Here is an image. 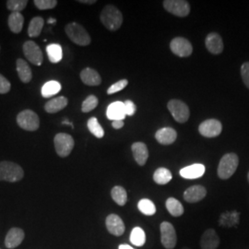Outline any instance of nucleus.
<instances>
[{
  "instance_id": "f257e3e1",
  "label": "nucleus",
  "mask_w": 249,
  "mask_h": 249,
  "mask_svg": "<svg viewBox=\"0 0 249 249\" xmlns=\"http://www.w3.org/2000/svg\"><path fill=\"white\" fill-rule=\"evenodd\" d=\"M101 22L110 31L118 30L123 23V15L115 6H106L100 15Z\"/></svg>"
},
{
  "instance_id": "f03ea898",
  "label": "nucleus",
  "mask_w": 249,
  "mask_h": 249,
  "mask_svg": "<svg viewBox=\"0 0 249 249\" xmlns=\"http://www.w3.org/2000/svg\"><path fill=\"white\" fill-rule=\"evenodd\" d=\"M23 177V169L17 163L6 160L0 162V181L14 183L20 181Z\"/></svg>"
},
{
  "instance_id": "7ed1b4c3",
  "label": "nucleus",
  "mask_w": 249,
  "mask_h": 249,
  "mask_svg": "<svg viewBox=\"0 0 249 249\" xmlns=\"http://www.w3.org/2000/svg\"><path fill=\"white\" fill-rule=\"evenodd\" d=\"M239 159L235 153H227L223 155L218 166V176L221 179H228L235 173L238 167Z\"/></svg>"
},
{
  "instance_id": "20e7f679",
  "label": "nucleus",
  "mask_w": 249,
  "mask_h": 249,
  "mask_svg": "<svg viewBox=\"0 0 249 249\" xmlns=\"http://www.w3.org/2000/svg\"><path fill=\"white\" fill-rule=\"evenodd\" d=\"M66 34L69 38L76 45L85 46L90 44V36L88 32L77 22L69 23L65 28Z\"/></svg>"
},
{
  "instance_id": "39448f33",
  "label": "nucleus",
  "mask_w": 249,
  "mask_h": 249,
  "mask_svg": "<svg viewBox=\"0 0 249 249\" xmlns=\"http://www.w3.org/2000/svg\"><path fill=\"white\" fill-rule=\"evenodd\" d=\"M54 148L58 156L65 158L68 157L74 148V140L71 135L66 133H58L53 139Z\"/></svg>"
},
{
  "instance_id": "423d86ee",
  "label": "nucleus",
  "mask_w": 249,
  "mask_h": 249,
  "mask_svg": "<svg viewBox=\"0 0 249 249\" xmlns=\"http://www.w3.org/2000/svg\"><path fill=\"white\" fill-rule=\"evenodd\" d=\"M18 126L27 131H36L40 126V119L37 114L32 110H24L17 116Z\"/></svg>"
},
{
  "instance_id": "0eeeda50",
  "label": "nucleus",
  "mask_w": 249,
  "mask_h": 249,
  "mask_svg": "<svg viewBox=\"0 0 249 249\" xmlns=\"http://www.w3.org/2000/svg\"><path fill=\"white\" fill-rule=\"evenodd\" d=\"M167 107L171 115L178 123H186L188 120L190 112L189 108L184 102L174 99L169 101Z\"/></svg>"
},
{
  "instance_id": "6e6552de",
  "label": "nucleus",
  "mask_w": 249,
  "mask_h": 249,
  "mask_svg": "<svg viewBox=\"0 0 249 249\" xmlns=\"http://www.w3.org/2000/svg\"><path fill=\"white\" fill-rule=\"evenodd\" d=\"M160 241L166 249H174L177 246L178 236L173 224L168 222L160 223Z\"/></svg>"
},
{
  "instance_id": "1a4fd4ad",
  "label": "nucleus",
  "mask_w": 249,
  "mask_h": 249,
  "mask_svg": "<svg viewBox=\"0 0 249 249\" xmlns=\"http://www.w3.org/2000/svg\"><path fill=\"white\" fill-rule=\"evenodd\" d=\"M163 8L171 14L182 18L187 17L190 12L189 3L185 0H165Z\"/></svg>"
},
{
  "instance_id": "9d476101",
  "label": "nucleus",
  "mask_w": 249,
  "mask_h": 249,
  "mask_svg": "<svg viewBox=\"0 0 249 249\" xmlns=\"http://www.w3.org/2000/svg\"><path fill=\"white\" fill-rule=\"evenodd\" d=\"M171 51L180 57H187L193 52V46L190 42L183 37H177L171 41Z\"/></svg>"
},
{
  "instance_id": "9b49d317",
  "label": "nucleus",
  "mask_w": 249,
  "mask_h": 249,
  "mask_svg": "<svg viewBox=\"0 0 249 249\" xmlns=\"http://www.w3.org/2000/svg\"><path fill=\"white\" fill-rule=\"evenodd\" d=\"M23 53L27 59L36 66H41L43 63V52L39 45L33 41H27L23 45Z\"/></svg>"
},
{
  "instance_id": "f8f14e48",
  "label": "nucleus",
  "mask_w": 249,
  "mask_h": 249,
  "mask_svg": "<svg viewBox=\"0 0 249 249\" xmlns=\"http://www.w3.org/2000/svg\"><path fill=\"white\" fill-rule=\"evenodd\" d=\"M223 125L217 119H208L198 126V131L205 138H215L222 133Z\"/></svg>"
},
{
  "instance_id": "ddd939ff",
  "label": "nucleus",
  "mask_w": 249,
  "mask_h": 249,
  "mask_svg": "<svg viewBox=\"0 0 249 249\" xmlns=\"http://www.w3.org/2000/svg\"><path fill=\"white\" fill-rule=\"evenodd\" d=\"M106 224H107V230L113 235L120 236L124 233V222L118 215L110 214L109 216H107Z\"/></svg>"
},
{
  "instance_id": "4468645a",
  "label": "nucleus",
  "mask_w": 249,
  "mask_h": 249,
  "mask_svg": "<svg viewBox=\"0 0 249 249\" xmlns=\"http://www.w3.org/2000/svg\"><path fill=\"white\" fill-rule=\"evenodd\" d=\"M205 45L209 52L213 54H219L223 51V39L220 35L216 33H211L206 37Z\"/></svg>"
},
{
  "instance_id": "2eb2a0df",
  "label": "nucleus",
  "mask_w": 249,
  "mask_h": 249,
  "mask_svg": "<svg viewBox=\"0 0 249 249\" xmlns=\"http://www.w3.org/2000/svg\"><path fill=\"white\" fill-rule=\"evenodd\" d=\"M207 195V190L202 186L188 187L184 193V199L188 203H196L202 200Z\"/></svg>"
},
{
  "instance_id": "dca6fc26",
  "label": "nucleus",
  "mask_w": 249,
  "mask_h": 249,
  "mask_svg": "<svg viewBox=\"0 0 249 249\" xmlns=\"http://www.w3.org/2000/svg\"><path fill=\"white\" fill-rule=\"evenodd\" d=\"M220 245V238L213 229H208L205 231L201 239L200 247L202 249H216Z\"/></svg>"
},
{
  "instance_id": "f3484780",
  "label": "nucleus",
  "mask_w": 249,
  "mask_h": 249,
  "mask_svg": "<svg viewBox=\"0 0 249 249\" xmlns=\"http://www.w3.org/2000/svg\"><path fill=\"white\" fill-rule=\"evenodd\" d=\"M107 118L112 121L116 120H124L125 118V110L124 103L115 102L109 105L107 111Z\"/></svg>"
},
{
  "instance_id": "a211bd4d",
  "label": "nucleus",
  "mask_w": 249,
  "mask_h": 249,
  "mask_svg": "<svg viewBox=\"0 0 249 249\" xmlns=\"http://www.w3.org/2000/svg\"><path fill=\"white\" fill-rule=\"evenodd\" d=\"M178 133L174 128L163 127L155 134V139L161 145H170L177 141Z\"/></svg>"
},
{
  "instance_id": "6ab92c4d",
  "label": "nucleus",
  "mask_w": 249,
  "mask_h": 249,
  "mask_svg": "<svg viewBox=\"0 0 249 249\" xmlns=\"http://www.w3.org/2000/svg\"><path fill=\"white\" fill-rule=\"evenodd\" d=\"M134 159L141 166L145 165L149 158V151L146 144L143 142H135L131 146Z\"/></svg>"
},
{
  "instance_id": "aec40b11",
  "label": "nucleus",
  "mask_w": 249,
  "mask_h": 249,
  "mask_svg": "<svg viewBox=\"0 0 249 249\" xmlns=\"http://www.w3.org/2000/svg\"><path fill=\"white\" fill-rule=\"evenodd\" d=\"M24 239V231L19 228H12L6 236V247L8 249H15L18 247Z\"/></svg>"
},
{
  "instance_id": "412c9836",
  "label": "nucleus",
  "mask_w": 249,
  "mask_h": 249,
  "mask_svg": "<svg viewBox=\"0 0 249 249\" xmlns=\"http://www.w3.org/2000/svg\"><path fill=\"white\" fill-rule=\"evenodd\" d=\"M80 79L84 84L89 86H98L102 82V78L98 72L90 68H86L80 72Z\"/></svg>"
},
{
  "instance_id": "4be33fe9",
  "label": "nucleus",
  "mask_w": 249,
  "mask_h": 249,
  "mask_svg": "<svg viewBox=\"0 0 249 249\" xmlns=\"http://www.w3.org/2000/svg\"><path fill=\"white\" fill-rule=\"evenodd\" d=\"M205 173V166L203 164L195 163L180 170V176L186 179H196L201 178Z\"/></svg>"
},
{
  "instance_id": "5701e85b",
  "label": "nucleus",
  "mask_w": 249,
  "mask_h": 249,
  "mask_svg": "<svg viewBox=\"0 0 249 249\" xmlns=\"http://www.w3.org/2000/svg\"><path fill=\"white\" fill-rule=\"evenodd\" d=\"M68 104H69V100L63 96L58 98L52 99L45 104V111L49 114H55L63 110L65 107H67Z\"/></svg>"
},
{
  "instance_id": "b1692460",
  "label": "nucleus",
  "mask_w": 249,
  "mask_h": 249,
  "mask_svg": "<svg viewBox=\"0 0 249 249\" xmlns=\"http://www.w3.org/2000/svg\"><path fill=\"white\" fill-rule=\"evenodd\" d=\"M17 72H18L19 80H21L22 82L28 83L32 80V78H33L32 70L30 68L29 64L21 58H18L17 60Z\"/></svg>"
},
{
  "instance_id": "393cba45",
  "label": "nucleus",
  "mask_w": 249,
  "mask_h": 249,
  "mask_svg": "<svg viewBox=\"0 0 249 249\" xmlns=\"http://www.w3.org/2000/svg\"><path fill=\"white\" fill-rule=\"evenodd\" d=\"M9 29L14 34H19L23 28L24 23V17L20 12H12L9 15Z\"/></svg>"
},
{
  "instance_id": "a878e982",
  "label": "nucleus",
  "mask_w": 249,
  "mask_h": 249,
  "mask_svg": "<svg viewBox=\"0 0 249 249\" xmlns=\"http://www.w3.org/2000/svg\"><path fill=\"white\" fill-rule=\"evenodd\" d=\"M44 18L42 17H35L32 18L29 27H28V35L32 38H36L40 36L43 28H44Z\"/></svg>"
},
{
  "instance_id": "bb28decb",
  "label": "nucleus",
  "mask_w": 249,
  "mask_h": 249,
  "mask_svg": "<svg viewBox=\"0 0 249 249\" xmlns=\"http://www.w3.org/2000/svg\"><path fill=\"white\" fill-rule=\"evenodd\" d=\"M61 90V84L58 81L51 80L46 82L42 88V95L45 98H50Z\"/></svg>"
},
{
  "instance_id": "cd10ccee",
  "label": "nucleus",
  "mask_w": 249,
  "mask_h": 249,
  "mask_svg": "<svg viewBox=\"0 0 249 249\" xmlns=\"http://www.w3.org/2000/svg\"><path fill=\"white\" fill-rule=\"evenodd\" d=\"M46 52L51 63L60 62L62 60V47L57 44H51L46 47Z\"/></svg>"
},
{
  "instance_id": "c85d7f7f",
  "label": "nucleus",
  "mask_w": 249,
  "mask_h": 249,
  "mask_svg": "<svg viewBox=\"0 0 249 249\" xmlns=\"http://www.w3.org/2000/svg\"><path fill=\"white\" fill-rule=\"evenodd\" d=\"M172 174L169 170L160 167L155 171L153 175V180L158 185H166L172 180Z\"/></svg>"
},
{
  "instance_id": "c756f323",
  "label": "nucleus",
  "mask_w": 249,
  "mask_h": 249,
  "mask_svg": "<svg viewBox=\"0 0 249 249\" xmlns=\"http://www.w3.org/2000/svg\"><path fill=\"white\" fill-rule=\"evenodd\" d=\"M166 209L169 212L171 215H173L174 217H179L184 213V207L183 205L180 203V201H178V199L174 198V197H169L166 200Z\"/></svg>"
},
{
  "instance_id": "7c9ffc66",
  "label": "nucleus",
  "mask_w": 249,
  "mask_h": 249,
  "mask_svg": "<svg viewBox=\"0 0 249 249\" xmlns=\"http://www.w3.org/2000/svg\"><path fill=\"white\" fill-rule=\"evenodd\" d=\"M111 196L116 204L119 205V206H124L127 201L126 191L124 187H120V186L113 187V189L111 191Z\"/></svg>"
},
{
  "instance_id": "2f4dec72",
  "label": "nucleus",
  "mask_w": 249,
  "mask_h": 249,
  "mask_svg": "<svg viewBox=\"0 0 249 249\" xmlns=\"http://www.w3.org/2000/svg\"><path fill=\"white\" fill-rule=\"evenodd\" d=\"M239 223V213L237 212H231V213H225L221 215L220 218V224L226 226V227H231L233 225H236Z\"/></svg>"
},
{
  "instance_id": "473e14b6",
  "label": "nucleus",
  "mask_w": 249,
  "mask_h": 249,
  "mask_svg": "<svg viewBox=\"0 0 249 249\" xmlns=\"http://www.w3.org/2000/svg\"><path fill=\"white\" fill-rule=\"evenodd\" d=\"M130 242L136 247H142L146 242V235L143 229L135 227L130 233Z\"/></svg>"
},
{
  "instance_id": "72a5a7b5",
  "label": "nucleus",
  "mask_w": 249,
  "mask_h": 249,
  "mask_svg": "<svg viewBox=\"0 0 249 249\" xmlns=\"http://www.w3.org/2000/svg\"><path fill=\"white\" fill-rule=\"evenodd\" d=\"M87 125H88L89 132L94 135L96 138L102 139L105 136V130L102 127V125L99 124L98 119L96 117H90L88 120Z\"/></svg>"
},
{
  "instance_id": "f704fd0d",
  "label": "nucleus",
  "mask_w": 249,
  "mask_h": 249,
  "mask_svg": "<svg viewBox=\"0 0 249 249\" xmlns=\"http://www.w3.org/2000/svg\"><path fill=\"white\" fill-rule=\"evenodd\" d=\"M138 208L140 210L141 213L147 215V216H151L156 213V208L154 203L148 199V198H143L142 200H140Z\"/></svg>"
},
{
  "instance_id": "c9c22d12",
  "label": "nucleus",
  "mask_w": 249,
  "mask_h": 249,
  "mask_svg": "<svg viewBox=\"0 0 249 249\" xmlns=\"http://www.w3.org/2000/svg\"><path fill=\"white\" fill-rule=\"evenodd\" d=\"M98 98L95 95H89L84 100L81 106V111L83 113H89L90 111L94 110L98 106Z\"/></svg>"
},
{
  "instance_id": "e433bc0d",
  "label": "nucleus",
  "mask_w": 249,
  "mask_h": 249,
  "mask_svg": "<svg viewBox=\"0 0 249 249\" xmlns=\"http://www.w3.org/2000/svg\"><path fill=\"white\" fill-rule=\"evenodd\" d=\"M27 0H9L7 2V8L12 12H19L26 8Z\"/></svg>"
},
{
  "instance_id": "4c0bfd02",
  "label": "nucleus",
  "mask_w": 249,
  "mask_h": 249,
  "mask_svg": "<svg viewBox=\"0 0 249 249\" xmlns=\"http://www.w3.org/2000/svg\"><path fill=\"white\" fill-rule=\"evenodd\" d=\"M36 8L41 10L52 9L57 5L56 0H36L35 2Z\"/></svg>"
},
{
  "instance_id": "58836bf2",
  "label": "nucleus",
  "mask_w": 249,
  "mask_h": 249,
  "mask_svg": "<svg viewBox=\"0 0 249 249\" xmlns=\"http://www.w3.org/2000/svg\"><path fill=\"white\" fill-rule=\"evenodd\" d=\"M128 84V80H121L119 81H117L116 83H114L113 85H111L108 89H107V94H113V93H116L118 92L122 89H124Z\"/></svg>"
},
{
  "instance_id": "ea45409f",
  "label": "nucleus",
  "mask_w": 249,
  "mask_h": 249,
  "mask_svg": "<svg viewBox=\"0 0 249 249\" xmlns=\"http://www.w3.org/2000/svg\"><path fill=\"white\" fill-rule=\"evenodd\" d=\"M241 76L245 85L249 89V62H245L242 65Z\"/></svg>"
},
{
  "instance_id": "a19ab883",
  "label": "nucleus",
  "mask_w": 249,
  "mask_h": 249,
  "mask_svg": "<svg viewBox=\"0 0 249 249\" xmlns=\"http://www.w3.org/2000/svg\"><path fill=\"white\" fill-rule=\"evenodd\" d=\"M10 88H11L10 82L4 76L0 74V93L1 94L8 93L10 90Z\"/></svg>"
},
{
  "instance_id": "79ce46f5",
  "label": "nucleus",
  "mask_w": 249,
  "mask_h": 249,
  "mask_svg": "<svg viewBox=\"0 0 249 249\" xmlns=\"http://www.w3.org/2000/svg\"><path fill=\"white\" fill-rule=\"evenodd\" d=\"M124 110H125V115L126 116H133L136 113V110H137V107L136 105L134 104L132 101L130 100H126L124 103Z\"/></svg>"
},
{
  "instance_id": "37998d69",
  "label": "nucleus",
  "mask_w": 249,
  "mask_h": 249,
  "mask_svg": "<svg viewBox=\"0 0 249 249\" xmlns=\"http://www.w3.org/2000/svg\"><path fill=\"white\" fill-rule=\"evenodd\" d=\"M112 126L116 129H120L124 126V122L123 120H116V121H113L112 123Z\"/></svg>"
},
{
  "instance_id": "c03bdc74",
  "label": "nucleus",
  "mask_w": 249,
  "mask_h": 249,
  "mask_svg": "<svg viewBox=\"0 0 249 249\" xmlns=\"http://www.w3.org/2000/svg\"><path fill=\"white\" fill-rule=\"evenodd\" d=\"M78 2L82 3V4H88V5H92L96 3V0H79Z\"/></svg>"
},
{
  "instance_id": "a18cd8bd",
  "label": "nucleus",
  "mask_w": 249,
  "mask_h": 249,
  "mask_svg": "<svg viewBox=\"0 0 249 249\" xmlns=\"http://www.w3.org/2000/svg\"><path fill=\"white\" fill-rule=\"evenodd\" d=\"M118 249H134L132 247L128 246V245H120Z\"/></svg>"
},
{
  "instance_id": "49530a36",
  "label": "nucleus",
  "mask_w": 249,
  "mask_h": 249,
  "mask_svg": "<svg viewBox=\"0 0 249 249\" xmlns=\"http://www.w3.org/2000/svg\"><path fill=\"white\" fill-rule=\"evenodd\" d=\"M62 124H70V125H71V126H72V127H73V124H72V123H71V122H70V121H69V120H64V121H63L62 122Z\"/></svg>"
},
{
  "instance_id": "de8ad7c7",
  "label": "nucleus",
  "mask_w": 249,
  "mask_h": 249,
  "mask_svg": "<svg viewBox=\"0 0 249 249\" xmlns=\"http://www.w3.org/2000/svg\"><path fill=\"white\" fill-rule=\"evenodd\" d=\"M55 21H56V19L55 18H50L48 19V23H55Z\"/></svg>"
},
{
  "instance_id": "09e8293b",
  "label": "nucleus",
  "mask_w": 249,
  "mask_h": 249,
  "mask_svg": "<svg viewBox=\"0 0 249 249\" xmlns=\"http://www.w3.org/2000/svg\"><path fill=\"white\" fill-rule=\"evenodd\" d=\"M189 249V248H184V249Z\"/></svg>"
},
{
  "instance_id": "8fccbe9b",
  "label": "nucleus",
  "mask_w": 249,
  "mask_h": 249,
  "mask_svg": "<svg viewBox=\"0 0 249 249\" xmlns=\"http://www.w3.org/2000/svg\"><path fill=\"white\" fill-rule=\"evenodd\" d=\"M248 179H249V175H248Z\"/></svg>"
}]
</instances>
